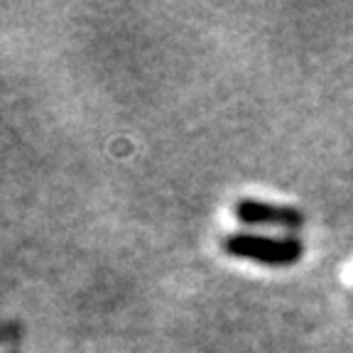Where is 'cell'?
I'll list each match as a JSON object with an SVG mask.
<instances>
[{
	"instance_id": "obj_1",
	"label": "cell",
	"mask_w": 353,
	"mask_h": 353,
	"mask_svg": "<svg viewBox=\"0 0 353 353\" xmlns=\"http://www.w3.org/2000/svg\"><path fill=\"white\" fill-rule=\"evenodd\" d=\"M223 248L236 258L255 260L260 265L270 268H285L294 265L302 258V243L297 238H268V236H253V233H236L228 236Z\"/></svg>"
},
{
	"instance_id": "obj_2",
	"label": "cell",
	"mask_w": 353,
	"mask_h": 353,
	"mask_svg": "<svg viewBox=\"0 0 353 353\" xmlns=\"http://www.w3.org/2000/svg\"><path fill=\"white\" fill-rule=\"evenodd\" d=\"M236 216L248 226H277V228H299L304 216L290 206H272L253 199H243L236 206Z\"/></svg>"
}]
</instances>
